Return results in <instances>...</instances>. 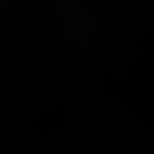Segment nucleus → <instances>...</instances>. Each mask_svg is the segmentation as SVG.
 <instances>
[]
</instances>
